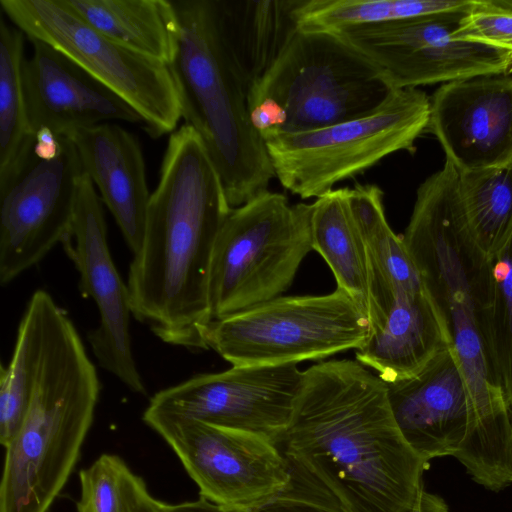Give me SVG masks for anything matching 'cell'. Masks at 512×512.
I'll list each match as a JSON object with an SVG mask.
<instances>
[{"label":"cell","mask_w":512,"mask_h":512,"mask_svg":"<svg viewBox=\"0 0 512 512\" xmlns=\"http://www.w3.org/2000/svg\"><path fill=\"white\" fill-rule=\"evenodd\" d=\"M66 137L74 143L84 172L97 186L127 246L133 255L137 254L151 195L137 138L110 123L77 129Z\"/></svg>","instance_id":"cell-18"},{"label":"cell","mask_w":512,"mask_h":512,"mask_svg":"<svg viewBox=\"0 0 512 512\" xmlns=\"http://www.w3.org/2000/svg\"><path fill=\"white\" fill-rule=\"evenodd\" d=\"M116 43L167 65L176 52L178 19L167 0H59Z\"/></svg>","instance_id":"cell-22"},{"label":"cell","mask_w":512,"mask_h":512,"mask_svg":"<svg viewBox=\"0 0 512 512\" xmlns=\"http://www.w3.org/2000/svg\"><path fill=\"white\" fill-rule=\"evenodd\" d=\"M311 204L266 190L232 208L218 234L209 273L212 320L281 296L313 250Z\"/></svg>","instance_id":"cell-6"},{"label":"cell","mask_w":512,"mask_h":512,"mask_svg":"<svg viewBox=\"0 0 512 512\" xmlns=\"http://www.w3.org/2000/svg\"><path fill=\"white\" fill-rule=\"evenodd\" d=\"M231 210L202 139L182 125L168 140L127 283L132 315L163 342L207 349L211 260Z\"/></svg>","instance_id":"cell-2"},{"label":"cell","mask_w":512,"mask_h":512,"mask_svg":"<svg viewBox=\"0 0 512 512\" xmlns=\"http://www.w3.org/2000/svg\"><path fill=\"white\" fill-rule=\"evenodd\" d=\"M463 14L424 15L335 34L374 64L394 90L511 74V51L452 37Z\"/></svg>","instance_id":"cell-11"},{"label":"cell","mask_w":512,"mask_h":512,"mask_svg":"<svg viewBox=\"0 0 512 512\" xmlns=\"http://www.w3.org/2000/svg\"><path fill=\"white\" fill-rule=\"evenodd\" d=\"M84 173L74 143L62 136L50 159L34 154L15 181L0 193V283L6 285L71 237L80 179Z\"/></svg>","instance_id":"cell-13"},{"label":"cell","mask_w":512,"mask_h":512,"mask_svg":"<svg viewBox=\"0 0 512 512\" xmlns=\"http://www.w3.org/2000/svg\"><path fill=\"white\" fill-rule=\"evenodd\" d=\"M452 37L512 52V11L502 8L499 0H477L461 16Z\"/></svg>","instance_id":"cell-30"},{"label":"cell","mask_w":512,"mask_h":512,"mask_svg":"<svg viewBox=\"0 0 512 512\" xmlns=\"http://www.w3.org/2000/svg\"><path fill=\"white\" fill-rule=\"evenodd\" d=\"M165 512H241L225 508L203 497L194 501H186L167 505Z\"/></svg>","instance_id":"cell-32"},{"label":"cell","mask_w":512,"mask_h":512,"mask_svg":"<svg viewBox=\"0 0 512 512\" xmlns=\"http://www.w3.org/2000/svg\"><path fill=\"white\" fill-rule=\"evenodd\" d=\"M297 0H213L217 25L248 90L265 75L297 30Z\"/></svg>","instance_id":"cell-21"},{"label":"cell","mask_w":512,"mask_h":512,"mask_svg":"<svg viewBox=\"0 0 512 512\" xmlns=\"http://www.w3.org/2000/svg\"><path fill=\"white\" fill-rule=\"evenodd\" d=\"M291 478L339 512H409L427 464L394 419L386 383L357 360L303 371L281 444Z\"/></svg>","instance_id":"cell-1"},{"label":"cell","mask_w":512,"mask_h":512,"mask_svg":"<svg viewBox=\"0 0 512 512\" xmlns=\"http://www.w3.org/2000/svg\"><path fill=\"white\" fill-rule=\"evenodd\" d=\"M44 290L31 296L19 323L12 357L0 370V442L6 448L26 417L43 351L47 312Z\"/></svg>","instance_id":"cell-27"},{"label":"cell","mask_w":512,"mask_h":512,"mask_svg":"<svg viewBox=\"0 0 512 512\" xmlns=\"http://www.w3.org/2000/svg\"><path fill=\"white\" fill-rule=\"evenodd\" d=\"M449 508L445 500L429 491L424 486L409 512H448Z\"/></svg>","instance_id":"cell-33"},{"label":"cell","mask_w":512,"mask_h":512,"mask_svg":"<svg viewBox=\"0 0 512 512\" xmlns=\"http://www.w3.org/2000/svg\"><path fill=\"white\" fill-rule=\"evenodd\" d=\"M102 200L84 172L79 183L71 237L62 246L79 273V290L99 311L97 328L87 335L94 356L129 390L146 395L132 353L128 285L120 277L107 242Z\"/></svg>","instance_id":"cell-14"},{"label":"cell","mask_w":512,"mask_h":512,"mask_svg":"<svg viewBox=\"0 0 512 512\" xmlns=\"http://www.w3.org/2000/svg\"><path fill=\"white\" fill-rule=\"evenodd\" d=\"M348 189H333L311 203L312 245L333 272L337 288L348 294L368 317L366 246L350 207Z\"/></svg>","instance_id":"cell-24"},{"label":"cell","mask_w":512,"mask_h":512,"mask_svg":"<svg viewBox=\"0 0 512 512\" xmlns=\"http://www.w3.org/2000/svg\"><path fill=\"white\" fill-rule=\"evenodd\" d=\"M178 19L169 69L185 124L202 139L228 202L239 207L275 177L264 140L248 114L249 90L220 34L213 0L172 1Z\"/></svg>","instance_id":"cell-4"},{"label":"cell","mask_w":512,"mask_h":512,"mask_svg":"<svg viewBox=\"0 0 512 512\" xmlns=\"http://www.w3.org/2000/svg\"><path fill=\"white\" fill-rule=\"evenodd\" d=\"M429 112L430 98L424 91L399 89L364 116L272 136L264 143L281 185L302 199L318 198L395 152L415 151Z\"/></svg>","instance_id":"cell-7"},{"label":"cell","mask_w":512,"mask_h":512,"mask_svg":"<svg viewBox=\"0 0 512 512\" xmlns=\"http://www.w3.org/2000/svg\"><path fill=\"white\" fill-rule=\"evenodd\" d=\"M302 377L294 363L232 366L157 392L146 411L255 433L280 446Z\"/></svg>","instance_id":"cell-12"},{"label":"cell","mask_w":512,"mask_h":512,"mask_svg":"<svg viewBox=\"0 0 512 512\" xmlns=\"http://www.w3.org/2000/svg\"><path fill=\"white\" fill-rule=\"evenodd\" d=\"M143 421L171 447L200 497L215 504L255 512L291 482L282 450L264 436L146 410Z\"/></svg>","instance_id":"cell-10"},{"label":"cell","mask_w":512,"mask_h":512,"mask_svg":"<svg viewBox=\"0 0 512 512\" xmlns=\"http://www.w3.org/2000/svg\"><path fill=\"white\" fill-rule=\"evenodd\" d=\"M24 35L0 18V193L26 168L35 145L23 90Z\"/></svg>","instance_id":"cell-26"},{"label":"cell","mask_w":512,"mask_h":512,"mask_svg":"<svg viewBox=\"0 0 512 512\" xmlns=\"http://www.w3.org/2000/svg\"><path fill=\"white\" fill-rule=\"evenodd\" d=\"M477 0H297L298 29L338 33L347 28L383 24L424 15L466 13Z\"/></svg>","instance_id":"cell-28"},{"label":"cell","mask_w":512,"mask_h":512,"mask_svg":"<svg viewBox=\"0 0 512 512\" xmlns=\"http://www.w3.org/2000/svg\"><path fill=\"white\" fill-rule=\"evenodd\" d=\"M79 481L77 512H165L168 505L116 454H101L79 472Z\"/></svg>","instance_id":"cell-29"},{"label":"cell","mask_w":512,"mask_h":512,"mask_svg":"<svg viewBox=\"0 0 512 512\" xmlns=\"http://www.w3.org/2000/svg\"><path fill=\"white\" fill-rule=\"evenodd\" d=\"M510 410V418H511V425H512V404L509 405Z\"/></svg>","instance_id":"cell-34"},{"label":"cell","mask_w":512,"mask_h":512,"mask_svg":"<svg viewBox=\"0 0 512 512\" xmlns=\"http://www.w3.org/2000/svg\"><path fill=\"white\" fill-rule=\"evenodd\" d=\"M366 313L345 292L280 296L212 320L207 349L232 366L297 364L362 347L370 335Z\"/></svg>","instance_id":"cell-8"},{"label":"cell","mask_w":512,"mask_h":512,"mask_svg":"<svg viewBox=\"0 0 512 512\" xmlns=\"http://www.w3.org/2000/svg\"><path fill=\"white\" fill-rule=\"evenodd\" d=\"M463 243L472 274L496 251L512 225V161L459 172Z\"/></svg>","instance_id":"cell-25"},{"label":"cell","mask_w":512,"mask_h":512,"mask_svg":"<svg viewBox=\"0 0 512 512\" xmlns=\"http://www.w3.org/2000/svg\"><path fill=\"white\" fill-rule=\"evenodd\" d=\"M394 91L380 70L335 33L298 29L248 93L265 140L364 116Z\"/></svg>","instance_id":"cell-5"},{"label":"cell","mask_w":512,"mask_h":512,"mask_svg":"<svg viewBox=\"0 0 512 512\" xmlns=\"http://www.w3.org/2000/svg\"><path fill=\"white\" fill-rule=\"evenodd\" d=\"M427 132L458 172L512 161V76L442 84L430 98Z\"/></svg>","instance_id":"cell-15"},{"label":"cell","mask_w":512,"mask_h":512,"mask_svg":"<svg viewBox=\"0 0 512 512\" xmlns=\"http://www.w3.org/2000/svg\"><path fill=\"white\" fill-rule=\"evenodd\" d=\"M448 317L426 285L402 290L384 326L356 350V360L387 384L419 373L453 346Z\"/></svg>","instance_id":"cell-19"},{"label":"cell","mask_w":512,"mask_h":512,"mask_svg":"<svg viewBox=\"0 0 512 512\" xmlns=\"http://www.w3.org/2000/svg\"><path fill=\"white\" fill-rule=\"evenodd\" d=\"M33 55L22 69L29 125L34 135L48 129L59 136L111 120L143 119L122 97L54 47L31 39Z\"/></svg>","instance_id":"cell-17"},{"label":"cell","mask_w":512,"mask_h":512,"mask_svg":"<svg viewBox=\"0 0 512 512\" xmlns=\"http://www.w3.org/2000/svg\"><path fill=\"white\" fill-rule=\"evenodd\" d=\"M348 199L366 246L369 275L370 333L379 331L402 290L425 285L402 240L391 229L384 210L383 192L376 185L357 184Z\"/></svg>","instance_id":"cell-20"},{"label":"cell","mask_w":512,"mask_h":512,"mask_svg":"<svg viewBox=\"0 0 512 512\" xmlns=\"http://www.w3.org/2000/svg\"><path fill=\"white\" fill-rule=\"evenodd\" d=\"M99 392L73 322L52 299L28 411L5 448L0 512H49L78 462Z\"/></svg>","instance_id":"cell-3"},{"label":"cell","mask_w":512,"mask_h":512,"mask_svg":"<svg viewBox=\"0 0 512 512\" xmlns=\"http://www.w3.org/2000/svg\"><path fill=\"white\" fill-rule=\"evenodd\" d=\"M394 419L411 448L426 463L455 457L476 424V412L453 346L419 373L387 384Z\"/></svg>","instance_id":"cell-16"},{"label":"cell","mask_w":512,"mask_h":512,"mask_svg":"<svg viewBox=\"0 0 512 512\" xmlns=\"http://www.w3.org/2000/svg\"><path fill=\"white\" fill-rule=\"evenodd\" d=\"M0 6L29 40L59 50L128 102L151 137L175 130L182 114L167 64L116 43L59 0H0Z\"/></svg>","instance_id":"cell-9"},{"label":"cell","mask_w":512,"mask_h":512,"mask_svg":"<svg viewBox=\"0 0 512 512\" xmlns=\"http://www.w3.org/2000/svg\"><path fill=\"white\" fill-rule=\"evenodd\" d=\"M255 512H339L317 493L291 478L289 486Z\"/></svg>","instance_id":"cell-31"},{"label":"cell","mask_w":512,"mask_h":512,"mask_svg":"<svg viewBox=\"0 0 512 512\" xmlns=\"http://www.w3.org/2000/svg\"><path fill=\"white\" fill-rule=\"evenodd\" d=\"M476 318L492 382L512 404V225L472 274Z\"/></svg>","instance_id":"cell-23"}]
</instances>
